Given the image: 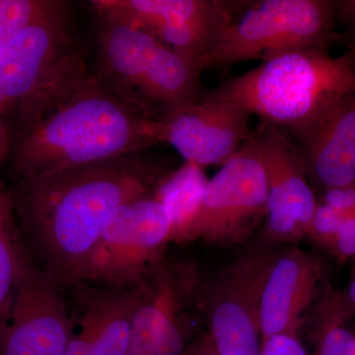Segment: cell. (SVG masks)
Segmentation results:
<instances>
[{"mask_svg": "<svg viewBox=\"0 0 355 355\" xmlns=\"http://www.w3.org/2000/svg\"><path fill=\"white\" fill-rule=\"evenodd\" d=\"M141 153L20 180L11 205L44 272L60 286L85 282L103 229L114 212L155 191L163 177Z\"/></svg>", "mask_w": 355, "mask_h": 355, "instance_id": "1", "label": "cell"}, {"mask_svg": "<svg viewBox=\"0 0 355 355\" xmlns=\"http://www.w3.org/2000/svg\"><path fill=\"white\" fill-rule=\"evenodd\" d=\"M158 144V119L88 70L38 121L11 135L8 156L20 181L144 153Z\"/></svg>", "mask_w": 355, "mask_h": 355, "instance_id": "2", "label": "cell"}, {"mask_svg": "<svg viewBox=\"0 0 355 355\" xmlns=\"http://www.w3.org/2000/svg\"><path fill=\"white\" fill-rule=\"evenodd\" d=\"M355 93L352 53L289 51L205 95L239 105L263 123L302 139L343 98Z\"/></svg>", "mask_w": 355, "mask_h": 355, "instance_id": "3", "label": "cell"}, {"mask_svg": "<svg viewBox=\"0 0 355 355\" xmlns=\"http://www.w3.org/2000/svg\"><path fill=\"white\" fill-rule=\"evenodd\" d=\"M69 6L53 10L0 43V114L14 132L32 125L88 71L70 27Z\"/></svg>", "mask_w": 355, "mask_h": 355, "instance_id": "4", "label": "cell"}, {"mask_svg": "<svg viewBox=\"0 0 355 355\" xmlns=\"http://www.w3.org/2000/svg\"><path fill=\"white\" fill-rule=\"evenodd\" d=\"M336 1L261 0L230 23L203 58V69L261 60L289 51H327L335 38Z\"/></svg>", "mask_w": 355, "mask_h": 355, "instance_id": "5", "label": "cell"}, {"mask_svg": "<svg viewBox=\"0 0 355 355\" xmlns=\"http://www.w3.org/2000/svg\"><path fill=\"white\" fill-rule=\"evenodd\" d=\"M172 226L164 205L154 193L121 205L103 229L85 282L133 288L162 260Z\"/></svg>", "mask_w": 355, "mask_h": 355, "instance_id": "6", "label": "cell"}, {"mask_svg": "<svg viewBox=\"0 0 355 355\" xmlns=\"http://www.w3.org/2000/svg\"><path fill=\"white\" fill-rule=\"evenodd\" d=\"M268 184L254 130L205 190L191 241L230 245L245 241L266 216Z\"/></svg>", "mask_w": 355, "mask_h": 355, "instance_id": "7", "label": "cell"}, {"mask_svg": "<svg viewBox=\"0 0 355 355\" xmlns=\"http://www.w3.org/2000/svg\"><path fill=\"white\" fill-rule=\"evenodd\" d=\"M91 3L100 17L150 33L167 48L202 67L235 11L231 2L216 0H93Z\"/></svg>", "mask_w": 355, "mask_h": 355, "instance_id": "8", "label": "cell"}, {"mask_svg": "<svg viewBox=\"0 0 355 355\" xmlns=\"http://www.w3.org/2000/svg\"><path fill=\"white\" fill-rule=\"evenodd\" d=\"M58 289L51 275L25 257L12 311L0 336V355H64L73 328Z\"/></svg>", "mask_w": 355, "mask_h": 355, "instance_id": "9", "label": "cell"}, {"mask_svg": "<svg viewBox=\"0 0 355 355\" xmlns=\"http://www.w3.org/2000/svg\"><path fill=\"white\" fill-rule=\"evenodd\" d=\"M268 254L236 261L203 296L217 355H261L259 297Z\"/></svg>", "mask_w": 355, "mask_h": 355, "instance_id": "10", "label": "cell"}, {"mask_svg": "<svg viewBox=\"0 0 355 355\" xmlns=\"http://www.w3.org/2000/svg\"><path fill=\"white\" fill-rule=\"evenodd\" d=\"M254 133L268 184L266 233L275 241L301 239L318 205L302 153L279 128L263 123Z\"/></svg>", "mask_w": 355, "mask_h": 355, "instance_id": "11", "label": "cell"}, {"mask_svg": "<svg viewBox=\"0 0 355 355\" xmlns=\"http://www.w3.org/2000/svg\"><path fill=\"white\" fill-rule=\"evenodd\" d=\"M250 116L235 103L202 96L158 119L159 139L174 147L186 162L222 166L253 135Z\"/></svg>", "mask_w": 355, "mask_h": 355, "instance_id": "12", "label": "cell"}, {"mask_svg": "<svg viewBox=\"0 0 355 355\" xmlns=\"http://www.w3.org/2000/svg\"><path fill=\"white\" fill-rule=\"evenodd\" d=\"M323 277L321 261L302 250L272 257L259 297L261 340L280 334L298 336L303 318L316 300Z\"/></svg>", "mask_w": 355, "mask_h": 355, "instance_id": "13", "label": "cell"}, {"mask_svg": "<svg viewBox=\"0 0 355 355\" xmlns=\"http://www.w3.org/2000/svg\"><path fill=\"white\" fill-rule=\"evenodd\" d=\"M300 140L308 174L324 190L355 186V93Z\"/></svg>", "mask_w": 355, "mask_h": 355, "instance_id": "14", "label": "cell"}, {"mask_svg": "<svg viewBox=\"0 0 355 355\" xmlns=\"http://www.w3.org/2000/svg\"><path fill=\"white\" fill-rule=\"evenodd\" d=\"M101 19L98 37L99 74L137 107V89L161 43L150 33L128 23Z\"/></svg>", "mask_w": 355, "mask_h": 355, "instance_id": "15", "label": "cell"}, {"mask_svg": "<svg viewBox=\"0 0 355 355\" xmlns=\"http://www.w3.org/2000/svg\"><path fill=\"white\" fill-rule=\"evenodd\" d=\"M200 62L161 44L148 69L142 77L135 95V103L150 118H160L178 109L198 101L200 96Z\"/></svg>", "mask_w": 355, "mask_h": 355, "instance_id": "16", "label": "cell"}, {"mask_svg": "<svg viewBox=\"0 0 355 355\" xmlns=\"http://www.w3.org/2000/svg\"><path fill=\"white\" fill-rule=\"evenodd\" d=\"M137 288L102 286L80 295L88 327L85 355H127Z\"/></svg>", "mask_w": 355, "mask_h": 355, "instance_id": "17", "label": "cell"}, {"mask_svg": "<svg viewBox=\"0 0 355 355\" xmlns=\"http://www.w3.org/2000/svg\"><path fill=\"white\" fill-rule=\"evenodd\" d=\"M209 180L200 166L184 162L159 182L154 197L164 205L171 219V242L191 241Z\"/></svg>", "mask_w": 355, "mask_h": 355, "instance_id": "18", "label": "cell"}, {"mask_svg": "<svg viewBox=\"0 0 355 355\" xmlns=\"http://www.w3.org/2000/svg\"><path fill=\"white\" fill-rule=\"evenodd\" d=\"M137 288V305L127 355H160V323L165 294V261L154 263Z\"/></svg>", "mask_w": 355, "mask_h": 355, "instance_id": "19", "label": "cell"}, {"mask_svg": "<svg viewBox=\"0 0 355 355\" xmlns=\"http://www.w3.org/2000/svg\"><path fill=\"white\" fill-rule=\"evenodd\" d=\"M317 305L313 355H355V335L347 326L350 310L343 296L329 294Z\"/></svg>", "mask_w": 355, "mask_h": 355, "instance_id": "20", "label": "cell"}, {"mask_svg": "<svg viewBox=\"0 0 355 355\" xmlns=\"http://www.w3.org/2000/svg\"><path fill=\"white\" fill-rule=\"evenodd\" d=\"M12 205L0 193V336L12 311L26 254L14 232Z\"/></svg>", "mask_w": 355, "mask_h": 355, "instance_id": "21", "label": "cell"}, {"mask_svg": "<svg viewBox=\"0 0 355 355\" xmlns=\"http://www.w3.org/2000/svg\"><path fill=\"white\" fill-rule=\"evenodd\" d=\"M60 0H0V43L50 12Z\"/></svg>", "mask_w": 355, "mask_h": 355, "instance_id": "22", "label": "cell"}, {"mask_svg": "<svg viewBox=\"0 0 355 355\" xmlns=\"http://www.w3.org/2000/svg\"><path fill=\"white\" fill-rule=\"evenodd\" d=\"M342 219L343 217L329 205L318 202L308 227L307 236L318 244L333 249Z\"/></svg>", "mask_w": 355, "mask_h": 355, "instance_id": "23", "label": "cell"}, {"mask_svg": "<svg viewBox=\"0 0 355 355\" xmlns=\"http://www.w3.org/2000/svg\"><path fill=\"white\" fill-rule=\"evenodd\" d=\"M261 355H308L298 336L280 334L261 340Z\"/></svg>", "mask_w": 355, "mask_h": 355, "instance_id": "24", "label": "cell"}, {"mask_svg": "<svg viewBox=\"0 0 355 355\" xmlns=\"http://www.w3.org/2000/svg\"><path fill=\"white\" fill-rule=\"evenodd\" d=\"M323 202L338 212L343 218L354 216L355 214V186L327 189Z\"/></svg>", "mask_w": 355, "mask_h": 355, "instance_id": "25", "label": "cell"}, {"mask_svg": "<svg viewBox=\"0 0 355 355\" xmlns=\"http://www.w3.org/2000/svg\"><path fill=\"white\" fill-rule=\"evenodd\" d=\"M331 250L340 259L355 256V214L343 217Z\"/></svg>", "mask_w": 355, "mask_h": 355, "instance_id": "26", "label": "cell"}, {"mask_svg": "<svg viewBox=\"0 0 355 355\" xmlns=\"http://www.w3.org/2000/svg\"><path fill=\"white\" fill-rule=\"evenodd\" d=\"M336 13L349 25L352 34H355V0L336 1Z\"/></svg>", "mask_w": 355, "mask_h": 355, "instance_id": "27", "label": "cell"}, {"mask_svg": "<svg viewBox=\"0 0 355 355\" xmlns=\"http://www.w3.org/2000/svg\"><path fill=\"white\" fill-rule=\"evenodd\" d=\"M189 355H217L209 333L195 340Z\"/></svg>", "mask_w": 355, "mask_h": 355, "instance_id": "28", "label": "cell"}, {"mask_svg": "<svg viewBox=\"0 0 355 355\" xmlns=\"http://www.w3.org/2000/svg\"><path fill=\"white\" fill-rule=\"evenodd\" d=\"M11 146V132L7 128L3 116L0 114V163L8 156Z\"/></svg>", "mask_w": 355, "mask_h": 355, "instance_id": "29", "label": "cell"}, {"mask_svg": "<svg viewBox=\"0 0 355 355\" xmlns=\"http://www.w3.org/2000/svg\"><path fill=\"white\" fill-rule=\"evenodd\" d=\"M343 300H345V304L347 308L352 311H355V275L352 282H350L349 289H347V295L343 296Z\"/></svg>", "mask_w": 355, "mask_h": 355, "instance_id": "30", "label": "cell"}, {"mask_svg": "<svg viewBox=\"0 0 355 355\" xmlns=\"http://www.w3.org/2000/svg\"><path fill=\"white\" fill-rule=\"evenodd\" d=\"M354 35V37H352V46H350V53H352V55H354V60H355V34Z\"/></svg>", "mask_w": 355, "mask_h": 355, "instance_id": "31", "label": "cell"}]
</instances>
